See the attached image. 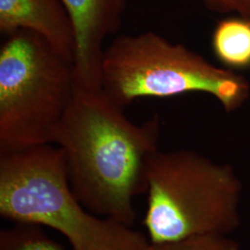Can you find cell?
<instances>
[{
    "label": "cell",
    "instance_id": "52a82bcc",
    "mask_svg": "<svg viewBox=\"0 0 250 250\" xmlns=\"http://www.w3.org/2000/svg\"><path fill=\"white\" fill-rule=\"evenodd\" d=\"M20 30L41 36L73 64L74 30L62 0H0V32L8 36Z\"/></svg>",
    "mask_w": 250,
    "mask_h": 250
},
{
    "label": "cell",
    "instance_id": "9c48e42d",
    "mask_svg": "<svg viewBox=\"0 0 250 250\" xmlns=\"http://www.w3.org/2000/svg\"><path fill=\"white\" fill-rule=\"evenodd\" d=\"M0 250H63L37 225L15 224L1 230Z\"/></svg>",
    "mask_w": 250,
    "mask_h": 250
},
{
    "label": "cell",
    "instance_id": "ba28073f",
    "mask_svg": "<svg viewBox=\"0 0 250 250\" xmlns=\"http://www.w3.org/2000/svg\"><path fill=\"white\" fill-rule=\"evenodd\" d=\"M211 46L226 69L236 72L250 68V19L235 15L220 21L212 33Z\"/></svg>",
    "mask_w": 250,
    "mask_h": 250
},
{
    "label": "cell",
    "instance_id": "8992f818",
    "mask_svg": "<svg viewBox=\"0 0 250 250\" xmlns=\"http://www.w3.org/2000/svg\"><path fill=\"white\" fill-rule=\"evenodd\" d=\"M72 20L75 36L73 62L77 85L101 88L102 64L107 36L123 23L126 0H62Z\"/></svg>",
    "mask_w": 250,
    "mask_h": 250
},
{
    "label": "cell",
    "instance_id": "30bf717a",
    "mask_svg": "<svg viewBox=\"0 0 250 250\" xmlns=\"http://www.w3.org/2000/svg\"><path fill=\"white\" fill-rule=\"evenodd\" d=\"M146 250H239V245L227 235L207 233L171 241L149 242Z\"/></svg>",
    "mask_w": 250,
    "mask_h": 250
},
{
    "label": "cell",
    "instance_id": "8fae6325",
    "mask_svg": "<svg viewBox=\"0 0 250 250\" xmlns=\"http://www.w3.org/2000/svg\"><path fill=\"white\" fill-rule=\"evenodd\" d=\"M203 5L211 12L250 19V0H201Z\"/></svg>",
    "mask_w": 250,
    "mask_h": 250
},
{
    "label": "cell",
    "instance_id": "3957f363",
    "mask_svg": "<svg viewBox=\"0 0 250 250\" xmlns=\"http://www.w3.org/2000/svg\"><path fill=\"white\" fill-rule=\"evenodd\" d=\"M143 224L149 242L228 235L241 223L242 183L228 164L191 150L157 152L147 169Z\"/></svg>",
    "mask_w": 250,
    "mask_h": 250
},
{
    "label": "cell",
    "instance_id": "6da1fadb",
    "mask_svg": "<svg viewBox=\"0 0 250 250\" xmlns=\"http://www.w3.org/2000/svg\"><path fill=\"white\" fill-rule=\"evenodd\" d=\"M161 122L128 120L101 89L76 84L51 135L64 152L72 192L90 212L132 226L134 197L147 192V169L159 151Z\"/></svg>",
    "mask_w": 250,
    "mask_h": 250
},
{
    "label": "cell",
    "instance_id": "7a4b0ae2",
    "mask_svg": "<svg viewBox=\"0 0 250 250\" xmlns=\"http://www.w3.org/2000/svg\"><path fill=\"white\" fill-rule=\"evenodd\" d=\"M0 215L58 231L73 250H146L149 245L143 233L81 203L69 183L64 152L52 144L0 154Z\"/></svg>",
    "mask_w": 250,
    "mask_h": 250
},
{
    "label": "cell",
    "instance_id": "277c9868",
    "mask_svg": "<svg viewBox=\"0 0 250 250\" xmlns=\"http://www.w3.org/2000/svg\"><path fill=\"white\" fill-rule=\"evenodd\" d=\"M101 89L122 107L141 98L204 93L233 112L250 98V83L185 45L146 32L119 36L105 49Z\"/></svg>",
    "mask_w": 250,
    "mask_h": 250
},
{
    "label": "cell",
    "instance_id": "5b68a950",
    "mask_svg": "<svg viewBox=\"0 0 250 250\" xmlns=\"http://www.w3.org/2000/svg\"><path fill=\"white\" fill-rule=\"evenodd\" d=\"M73 64L44 38L20 30L0 49V154L51 144L72 102Z\"/></svg>",
    "mask_w": 250,
    "mask_h": 250
}]
</instances>
